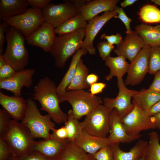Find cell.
Wrapping results in <instances>:
<instances>
[{
    "label": "cell",
    "mask_w": 160,
    "mask_h": 160,
    "mask_svg": "<svg viewBox=\"0 0 160 160\" xmlns=\"http://www.w3.org/2000/svg\"><path fill=\"white\" fill-rule=\"evenodd\" d=\"M126 33L122 43L113 51L118 56H123L131 62L146 45L135 31L132 30Z\"/></svg>",
    "instance_id": "obj_16"
},
{
    "label": "cell",
    "mask_w": 160,
    "mask_h": 160,
    "mask_svg": "<svg viewBox=\"0 0 160 160\" xmlns=\"http://www.w3.org/2000/svg\"><path fill=\"white\" fill-rule=\"evenodd\" d=\"M89 0H65L58 4L49 3L42 10L45 21L56 28L67 20L80 14V7Z\"/></svg>",
    "instance_id": "obj_7"
},
{
    "label": "cell",
    "mask_w": 160,
    "mask_h": 160,
    "mask_svg": "<svg viewBox=\"0 0 160 160\" xmlns=\"http://www.w3.org/2000/svg\"><path fill=\"white\" fill-rule=\"evenodd\" d=\"M132 103L136 104L148 113L151 107L160 100V93L149 88L138 91L133 98Z\"/></svg>",
    "instance_id": "obj_27"
},
{
    "label": "cell",
    "mask_w": 160,
    "mask_h": 160,
    "mask_svg": "<svg viewBox=\"0 0 160 160\" xmlns=\"http://www.w3.org/2000/svg\"><path fill=\"white\" fill-rule=\"evenodd\" d=\"M87 23L79 14L65 21L55 28L58 35L71 33L81 29L85 28Z\"/></svg>",
    "instance_id": "obj_29"
},
{
    "label": "cell",
    "mask_w": 160,
    "mask_h": 160,
    "mask_svg": "<svg viewBox=\"0 0 160 160\" xmlns=\"http://www.w3.org/2000/svg\"><path fill=\"white\" fill-rule=\"evenodd\" d=\"M57 86L49 77L41 79L34 87L32 98L40 104V110L47 112L57 124L64 123L68 115L60 107Z\"/></svg>",
    "instance_id": "obj_1"
},
{
    "label": "cell",
    "mask_w": 160,
    "mask_h": 160,
    "mask_svg": "<svg viewBox=\"0 0 160 160\" xmlns=\"http://www.w3.org/2000/svg\"><path fill=\"white\" fill-rule=\"evenodd\" d=\"M151 1L155 4L160 6V0H151Z\"/></svg>",
    "instance_id": "obj_52"
},
{
    "label": "cell",
    "mask_w": 160,
    "mask_h": 160,
    "mask_svg": "<svg viewBox=\"0 0 160 160\" xmlns=\"http://www.w3.org/2000/svg\"><path fill=\"white\" fill-rule=\"evenodd\" d=\"M59 98L60 103L67 101L70 104L73 116L78 120L103 104L100 97L93 95L84 89L66 91Z\"/></svg>",
    "instance_id": "obj_6"
},
{
    "label": "cell",
    "mask_w": 160,
    "mask_h": 160,
    "mask_svg": "<svg viewBox=\"0 0 160 160\" xmlns=\"http://www.w3.org/2000/svg\"><path fill=\"white\" fill-rule=\"evenodd\" d=\"M88 154L70 141L55 160H87Z\"/></svg>",
    "instance_id": "obj_30"
},
{
    "label": "cell",
    "mask_w": 160,
    "mask_h": 160,
    "mask_svg": "<svg viewBox=\"0 0 160 160\" xmlns=\"http://www.w3.org/2000/svg\"><path fill=\"white\" fill-rule=\"evenodd\" d=\"M52 131V133L50 134L49 138L60 141L68 139L67 132L64 126L58 129L55 128Z\"/></svg>",
    "instance_id": "obj_39"
},
{
    "label": "cell",
    "mask_w": 160,
    "mask_h": 160,
    "mask_svg": "<svg viewBox=\"0 0 160 160\" xmlns=\"http://www.w3.org/2000/svg\"><path fill=\"white\" fill-rule=\"evenodd\" d=\"M34 138L21 122L12 119L8 132L2 139L8 145L12 155L19 158L33 151Z\"/></svg>",
    "instance_id": "obj_5"
},
{
    "label": "cell",
    "mask_w": 160,
    "mask_h": 160,
    "mask_svg": "<svg viewBox=\"0 0 160 160\" xmlns=\"http://www.w3.org/2000/svg\"><path fill=\"white\" fill-rule=\"evenodd\" d=\"M5 35L7 46L2 55L4 59L16 72L24 69L29 61L25 37L20 30L11 26L7 29Z\"/></svg>",
    "instance_id": "obj_2"
},
{
    "label": "cell",
    "mask_w": 160,
    "mask_h": 160,
    "mask_svg": "<svg viewBox=\"0 0 160 160\" xmlns=\"http://www.w3.org/2000/svg\"><path fill=\"white\" fill-rule=\"evenodd\" d=\"M117 85L119 92L115 98L105 97L103 99V104L111 113L116 109L122 119L128 114L133 108L134 105L131 100L138 91L127 88L122 78H117Z\"/></svg>",
    "instance_id": "obj_9"
},
{
    "label": "cell",
    "mask_w": 160,
    "mask_h": 160,
    "mask_svg": "<svg viewBox=\"0 0 160 160\" xmlns=\"http://www.w3.org/2000/svg\"><path fill=\"white\" fill-rule=\"evenodd\" d=\"M29 6L31 8L42 10L51 1L50 0H26Z\"/></svg>",
    "instance_id": "obj_44"
},
{
    "label": "cell",
    "mask_w": 160,
    "mask_h": 160,
    "mask_svg": "<svg viewBox=\"0 0 160 160\" xmlns=\"http://www.w3.org/2000/svg\"><path fill=\"white\" fill-rule=\"evenodd\" d=\"M89 72L88 68L81 58L78 64L75 74L66 91L84 89L89 87L86 81Z\"/></svg>",
    "instance_id": "obj_28"
},
{
    "label": "cell",
    "mask_w": 160,
    "mask_h": 160,
    "mask_svg": "<svg viewBox=\"0 0 160 160\" xmlns=\"http://www.w3.org/2000/svg\"><path fill=\"white\" fill-rule=\"evenodd\" d=\"M110 114L103 104L97 106L81 122L83 129L92 135L107 137L110 131Z\"/></svg>",
    "instance_id": "obj_8"
},
{
    "label": "cell",
    "mask_w": 160,
    "mask_h": 160,
    "mask_svg": "<svg viewBox=\"0 0 160 160\" xmlns=\"http://www.w3.org/2000/svg\"><path fill=\"white\" fill-rule=\"evenodd\" d=\"M160 71V46L151 47L149 57L148 73L154 75Z\"/></svg>",
    "instance_id": "obj_34"
},
{
    "label": "cell",
    "mask_w": 160,
    "mask_h": 160,
    "mask_svg": "<svg viewBox=\"0 0 160 160\" xmlns=\"http://www.w3.org/2000/svg\"><path fill=\"white\" fill-rule=\"evenodd\" d=\"M151 119L155 128L160 129V113L151 116Z\"/></svg>",
    "instance_id": "obj_50"
},
{
    "label": "cell",
    "mask_w": 160,
    "mask_h": 160,
    "mask_svg": "<svg viewBox=\"0 0 160 160\" xmlns=\"http://www.w3.org/2000/svg\"><path fill=\"white\" fill-rule=\"evenodd\" d=\"M119 1V0H89L80 7L79 14L85 21H88L101 12L114 10Z\"/></svg>",
    "instance_id": "obj_19"
},
{
    "label": "cell",
    "mask_w": 160,
    "mask_h": 160,
    "mask_svg": "<svg viewBox=\"0 0 160 160\" xmlns=\"http://www.w3.org/2000/svg\"><path fill=\"white\" fill-rule=\"evenodd\" d=\"M69 141L68 139L60 141L50 138L36 141L33 151L39 152L48 158L55 160Z\"/></svg>",
    "instance_id": "obj_22"
},
{
    "label": "cell",
    "mask_w": 160,
    "mask_h": 160,
    "mask_svg": "<svg viewBox=\"0 0 160 160\" xmlns=\"http://www.w3.org/2000/svg\"><path fill=\"white\" fill-rule=\"evenodd\" d=\"M106 87V84L102 82H97L89 86V92L93 95L103 92L104 89Z\"/></svg>",
    "instance_id": "obj_46"
},
{
    "label": "cell",
    "mask_w": 160,
    "mask_h": 160,
    "mask_svg": "<svg viewBox=\"0 0 160 160\" xmlns=\"http://www.w3.org/2000/svg\"><path fill=\"white\" fill-rule=\"evenodd\" d=\"M26 107L21 123L30 131L34 138L49 139V132L55 128L54 123L49 115H42L32 98L26 100Z\"/></svg>",
    "instance_id": "obj_4"
},
{
    "label": "cell",
    "mask_w": 160,
    "mask_h": 160,
    "mask_svg": "<svg viewBox=\"0 0 160 160\" xmlns=\"http://www.w3.org/2000/svg\"><path fill=\"white\" fill-rule=\"evenodd\" d=\"M160 113V100L154 104L150 109L147 114L152 116Z\"/></svg>",
    "instance_id": "obj_48"
},
{
    "label": "cell",
    "mask_w": 160,
    "mask_h": 160,
    "mask_svg": "<svg viewBox=\"0 0 160 160\" xmlns=\"http://www.w3.org/2000/svg\"><path fill=\"white\" fill-rule=\"evenodd\" d=\"M115 10L117 12L118 14L114 17L119 19L124 23L126 29L125 33L130 32L132 31L130 28V23L132 20L127 16L122 8L117 6Z\"/></svg>",
    "instance_id": "obj_38"
},
{
    "label": "cell",
    "mask_w": 160,
    "mask_h": 160,
    "mask_svg": "<svg viewBox=\"0 0 160 160\" xmlns=\"http://www.w3.org/2000/svg\"><path fill=\"white\" fill-rule=\"evenodd\" d=\"M0 104L13 119L18 121L23 119L27 102L21 96L8 95L0 91Z\"/></svg>",
    "instance_id": "obj_18"
},
{
    "label": "cell",
    "mask_w": 160,
    "mask_h": 160,
    "mask_svg": "<svg viewBox=\"0 0 160 160\" xmlns=\"http://www.w3.org/2000/svg\"><path fill=\"white\" fill-rule=\"evenodd\" d=\"M74 143L88 154L92 155L111 144L107 138L92 135L82 129Z\"/></svg>",
    "instance_id": "obj_20"
},
{
    "label": "cell",
    "mask_w": 160,
    "mask_h": 160,
    "mask_svg": "<svg viewBox=\"0 0 160 160\" xmlns=\"http://www.w3.org/2000/svg\"><path fill=\"white\" fill-rule=\"evenodd\" d=\"M17 159L18 160H55L48 158L39 152L35 151H33Z\"/></svg>",
    "instance_id": "obj_43"
},
{
    "label": "cell",
    "mask_w": 160,
    "mask_h": 160,
    "mask_svg": "<svg viewBox=\"0 0 160 160\" xmlns=\"http://www.w3.org/2000/svg\"><path fill=\"white\" fill-rule=\"evenodd\" d=\"M100 56L104 60L110 56V54L114 48L113 45L110 44L106 41L99 43L97 45Z\"/></svg>",
    "instance_id": "obj_37"
},
{
    "label": "cell",
    "mask_w": 160,
    "mask_h": 160,
    "mask_svg": "<svg viewBox=\"0 0 160 160\" xmlns=\"http://www.w3.org/2000/svg\"><path fill=\"white\" fill-rule=\"evenodd\" d=\"M55 28L50 23L45 21L25 40L29 44L38 47L44 51L49 52L55 40Z\"/></svg>",
    "instance_id": "obj_15"
},
{
    "label": "cell",
    "mask_w": 160,
    "mask_h": 160,
    "mask_svg": "<svg viewBox=\"0 0 160 160\" xmlns=\"http://www.w3.org/2000/svg\"><path fill=\"white\" fill-rule=\"evenodd\" d=\"M87 160H95L92 156L89 154H88V157Z\"/></svg>",
    "instance_id": "obj_54"
},
{
    "label": "cell",
    "mask_w": 160,
    "mask_h": 160,
    "mask_svg": "<svg viewBox=\"0 0 160 160\" xmlns=\"http://www.w3.org/2000/svg\"><path fill=\"white\" fill-rule=\"evenodd\" d=\"M138 1L137 0H124L121 4V5L122 8H125L131 5Z\"/></svg>",
    "instance_id": "obj_51"
},
{
    "label": "cell",
    "mask_w": 160,
    "mask_h": 160,
    "mask_svg": "<svg viewBox=\"0 0 160 160\" xmlns=\"http://www.w3.org/2000/svg\"><path fill=\"white\" fill-rule=\"evenodd\" d=\"M149 142L143 155L145 160H160L159 137L153 131L149 134Z\"/></svg>",
    "instance_id": "obj_31"
},
{
    "label": "cell",
    "mask_w": 160,
    "mask_h": 160,
    "mask_svg": "<svg viewBox=\"0 0 160 160\" xmlns=\"http://www.w3.org/2000/svg\"><path fill=\"white\" fill-rule=\"evenodd\" d=\"M88 52L85 49L81 48L73 55L69 68L61 81L57 86V92L59 96L63 94L71 82L76 71L78 64L81 57Z\"/></svg>",
    "instance_id": "obj_26"
},
{
    "label": "cell",
    "mask_w": 160,
    "mask_h": 160,
    "mask_svg": "<svg viewBox=\"0 0 160 160\" xmlns=\"http://www.w3.org/2000/svg\"><path fill=\"white\" fill-rule=\"evenodd\" d=\"M99 79L98 76L95 73L89 74L86 78V81L89 87L91 85L97 82Z\"/></svg>",
    "instance_id": "obj_49"
},
{
    "label": "cell",
    "mask_w": 160,
    "mask_h": 160,
    "mask_svg": "<svg viewBox=\"0 0 160 160\" xmlns=\"http://www.w3.org/2000/svg\"><path fill=\"white\" fill-rule=\"evenodd\" d=\"M132 103L134 107L132 110L121 119L127 134L137 136L142 131L155 129L151 117L137 105Z\"/></svg>",
    "instance_id": "obj_11"
},
{
    "label": "cell",
    "mask_w": 160,
    "mask_h": 160,
    "mask_svg": "<svg viewBox=\"0 0 160 160\" xmlns=\"http://www.w3.org/2000/svg\"><path fill=\"white\" fill-rule=\"evenodd\" d=\"M6 21H2L0 24V55H2L4 50V40L5 39L6 32L8 28Z\"/></svg>",
    "instance_id": "obj_45"
},
{
    "label": "cell",
    "mask_w": 160,
    "mask_h": 160,
    "mask_svg": "<svg viewBox=\"0 0 160 160\" xmlns=\"http://www.w3.org/2000/svg\"><path fill=\"white\" fill-rule=\"evenodd\" d=\"M35 72V70L32 68L16 72L10 77L0 80V89L9 91L15 95L21 96L23 88H29L33 84Z\"/></svg>",
    "instance_id": "obj_14"
},
{
    "label": "cell",
    "mask_w": 160,
    "mask_h": 160,
    "mask_svg": "<svg viewBox=\"0 0 160 160\" xmlns=\"http://www.w3.org/2000/svg\"><path fill=\"white\" fill-rule=\"evenodd\" d=\"M28 6L26 0H0L1 21H6L10 17L23 13Z\"/></svg>",
    "instance_id": "obj_23"
},
{
    "label": "cell",
    "mask_w": 160,
    "mask_h": 160,
    "mask_svg": "<svg viewBox=\"0 0 160 160\" xmlns=\"http://www.w3.org/2000/svg\"><path fill=\"white\" fill-rule=\"evenodd\" d=\"M12 155L6 142L0 138V160H8Z\"/></svg>",
    "instance_id": "obj_40"
},
{
    "label": "cell",
    "mask_w": 160,
    "mask_h": 160,
    "mask_svg": "<svg viewBox=\"0 0 160 160\" xmlns=\"http://www.w3.org/2000/svg\"><path fill=\"white\" fill-rule=\"evenodd\" d=\"M139 15L143 22L149 23H160V9L156 6L147 4L140 9Z\"/></svg>",
    "instance_id": "obj_33"
},
{
    "label": "cell",
    "mask_w": 160,
    "mask_h": 160,
    "mask_svg": "<svg viewBox=\"0 0 160 160\" xmlns=\"http://www.w3.org/2000/svg\"><path fill=\"white\" fill-rule=\"evenodd\" d=\"M126 59L121 56L116 57H109L105 61V64L110 69L108 75L105 78L107 81L111 80L114 77L117 78H122L124 75L128 71L129 64Z\"/></svg>",
    "instance_id": "obj_25"
},
{
    "label": "cell",
    "mask_w": 160,
    "mask_h": 160,
    "mask_svg": "<svg viewBox=\"0 0 160 160\" xmlns=\"http://www.w3.org/2000/svg\"><path fill=\"white\" fill-rule=\"evenodd\" d=\"M85 28L56 36L49 53L55 60V66L63 68L68 59L81 48Z\"/></svg>",
    "instance_id": "obj_3"
},
{
    "label": "cell",
    "mask_w": 160,
    "mask_h": 160,
    "mask_svg": "<svg viewBox=\"0 0 160 160\" xmlns=\"http://www.w3.org/2000/svg\"><path fill=\"white\" fill-rule=\"evenodd\" d=\"M8 160H18V159L15 156L12 155Z\"/></svg>",
    "instance_id": "obj_53"
},
{
    "label": "cell",
    "mask_w": 160,
    "mask_h": 160,
    "mask_svg": "<svg viewBox=\"0 0 160 160\" xmlns=\"http://www.w3.org/2000/svg\"><path fill=\"white\" fill-rule=\"evenodd\" d=\"M153 80L148 88L160 93V71L154 74Z\"/></svg>",
    "instance_id": "obj_47"
},
{
    "label": "cell",
    "mask_w": 160,
    "mask_h": 160,
    "mask_svg": "<svg viewBox=\"0 0 160 160\" xmlns=\"http://www.w3.org/2000/svg\"><path fill=\"white\" fill-rule=\"evenodd\" d=\"M11 117L3 109H0V138H3L10 128Z\"/></svg>",
    "instance_id": "obj_35"
},
{
    "label": "cell",
    "mask_w": 160,
    "mask_h": 160,
    "mask_svg": "<svg viewBox=\"0 0 160 160\" xmlns=\"http://www.w3.org/2000/svg\"><path fill=\"white\" fill-rule=\"evenodd\" d=\"M117 14L115 9L105 12L101 15H97L89 20L85 28V36L81 48L87 50L89 54L95 55L96 49L93 42L95 37L105 24Z\"/></svg>",
    "instance_id": "obj_13"
},
{
    "label": "cell",
    "mask_w": 160,
    "mask_h": 160,
    "mask_svg": "<svg viewBox=\"0 0 160 160\" xmlns=\"http://www.w3.org/2000/svg\"><path fill=\"white\" fill-rule=\"evenodd\" d=\"M45 21L42 10L31 7L22 14L10 17L6 21L9 25L20 30L25 38L31 34Z\"/></svg>",
    "instance_id": "obj_10"
},
{
    "label": "cell",
    "mask_w": 160,
    "mask_h": 160,
    "mask_svg": "<svg viewBox=\"0 0 160 160\" xmlns=\"http://www.w3.org/2000/svg\"><path fill=\"white\" fill-rule=\"evenodd\" d=\"M100 38L104 39L111 44H116L117 46L120 45L123 41L121 35L119 33L110 35H107L104 33L101 35Z\"/></svg>",
    "instance_id": "obj_41"
},
{
    "label": "cell",
    "mask_w": 160,
    "mask_h": 160,
    "mask_svg": "<svg viewBox=\"0 0 160 160\" xmlns=\"http://www.w3.org/2000/svg\"><path fill=\"white\" fill-rule=\"evenodd\" d=\"M139 160H144V157H143V156L141 159H140Z\"/></svg>",
    "instance_id": "obj_55"
},
{
    "label": "cell",
    "mask_w": 160,
    "mask_h": 160,
    "mask_svg": "<svg viewBox=\"0 0 160 160\" xmlns=\"http://www.w3.org/2000/svg\"><path fill=\"white\" fill-rule=\"evenodd\" d=\"M151 46L145 45L129 64L124 83L134 86L139 84L148 73L149 60Z\"/></svg>",
    "instance_id": "obj_12"
},
{
    "label": "cell",
    "mask_w": 160,
    "mask_h": 160,
    "mask_svg": "<svg viewBox=\"0 0 160 160\" xmlns=\"http://www.w3.org/2000/svg\"><path fill=\"white\" fill-rule=\"evenodd\" d=\"M109 123L110 131L107 138L111 144L129 143L139 139L142 136L140 135L134 136L127 134L116 109H114L110 114Z\"/></svg>",
    "instance_id": "obj_17"
},
{
    "label": "cell",
    "mask_w": 160,
    "mask_h": 160,
    "mask_svg": "<svg viewBox=\"0 0 160 160\" xmlns=\"http://www.w3.org/2000/svg\"><path fill=\"white\" fill-rule=\"evenodd\" d=\"M67 120L64 123L68 139L74 143L82 131L83 129L81 122L73 116L72 109L68 113Z\"/></svg>",
    "instance_id": "obj_32"
},
{
    "label": "cell",
    "mask_w": 160,
    "mask_h": 160,
    "mask_svg": "<svg viewBox=\"0 0 160 160\" xmlns=\"http://www.w3.org/2000/svg\"><path fill=\"white\" fill-rule=\"evenodd\" d=\"M120 143H111L109 145L113 156L114 160H139L143 156L148 143L139 140L128 152L122 151L120 148Z\"/></svg>",
    "instance_id": "obj_21"
},
{
    "label": "cell",
    "mask_w": 160,
    "mask_h": 160,
    "mask_svg": "<svg viewBox=\"0 0 160 160\" xmlns=\"http://www.w3.org/2000/svg\"><path fill=\"white\" fill-rule=\"evenodd\" d=\"M16 72L12 67L6 63L0 67V80L9 78Z\"/></svg>",
    "instance_id": "obj_42"
},
{
    "label": "cell",
    "mask_w": 160,
    "mask_h": 160,
    "mask_svg": "<svg viewBox=\"0 0 160 160\" xmlns=\"http://www.w3.org/2000/svg\"><path fill=\"white\" fill-rule=\"evenodd\" d=\"M135 31L145 45L151 47L160 46V24L152 26L142 23L135 27Z\"/></svg>",
    "instance_id": "obj_24"
},
{
    "label": "cell",
    "mask_w": 160,
    "mask_h": 160,
    "mask_svg": "<svg viewBox=\"0 0 160 160\" xmlns=\"http://www.w3.org/2000/svg\"><path fill=\"white\" fill-rule=\"evenodd\" d=\"M90 155L95 160H114L112 151L109 145Z\"/></svg>",
    "instance_id": "obj_36"
}]
</instances>
